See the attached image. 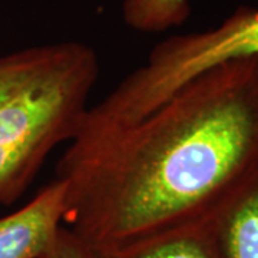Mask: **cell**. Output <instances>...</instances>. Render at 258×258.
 Listing matches in <instances>:
<instances>
[{"mask_svg": "<svg viewBox=\"0 0 258 258\" xmlns=\"http://www.w3.org/2000/svg\"><path fill=\"white\" fill-rule=\"evenodd\" d=\"M98 53L63 40L0 56V204L12 205L47 157L78 135L98 82Z\"/></svg>", "mask_w": 258, "mask_h": 258, "instance_id": "cell-2", "label": "cell"}, {"mask_svg": "<svg viewBox=\"0 0 258 258\" xmlns=\"http://www.w3.org/2000/svg\"><path fill=\"white\" fill-rule=\"evenodd\" d=\"M258 55V8L240 6L217 28L174 35L96 105L83 126L102 131L144 118L178 88L217 64Z\"/></svg>", "mask_w": 258, "mask_h": 258, "instance_id": "cell-3", "label": "cell"}, {"mask_svg": "<svg viewBox=\"0 0 258 258\" xmlns=\"http://www.w3.org/2000/svg\"><path fill=\"white\" fill-rule=\"evenodd\" d=\"M55 171L62 224L92 251L214 225L258 176V55L205 71L135 122L79 134Z\"/></svg>", "mask_w": 258, "mask_h": 258, "instance_id": "cell-1", "label": "cell"}, {"mask_svg": "<svg viewBox=\"0 0 258 258\" xmlns=\"http://www.w3.org/2000/svg\"><path fill=\"white\" fill-rule=\"evenodd\" d=\"M191 15L189 0H123L122 18L141 33H161L184 25Z\"/></svg>", "mask_w": 258, "mask_h": 258, "instance_id": "cell-7", "label": "cell"}, {"mask_svg": "<svg viewBox=\"0 0 258 258\" xmlns=\"http://www.w3.org/2000/svg\"><path fill=\"white\" fill-rule=\"evenodd\" d=\"M64 184L53 179L26 205L0 217V258H40L63 225Z\"/></svg>", "mask_w": 258, "mask_h": 258, "instance_id": "cell-4", "label": "cell"}, {"mask_svg": "<svg viewBox=\"0 0 258 258\" xmlns=\"http://www.w3.org/2000/svg\"><path fill=\"white\" fill-rule=\"evenodd\" d=\"M40 258H95L92 251L63 225L57 231L52 245Z\"/></svg>", "mask_w": 258, "mask_h": 258, "instance_id": "cell-8", "label": "cell"}, {"mask_svg": "<svg viewBox=\"0 0 258 258\" xmlns=\"http://www.w3.org/2000/svg\"><path fill=\"white\" fill-rule=\"evenodd\" d=\"M222 258H258V176L214 224Z\"/></svg>", "mask_w": 258, "mask_h": 258, "instance_id": "cell-5", "label": "cell"}, {"mask_svg": "<svg viewBox=\"0 0 258 258\" xmlns=\"http://www.w3.org/2000/svg\"><path fill=\"white\" fill-rule=\"evenodd\" d=\"M92 254L95 258H222L214 225L175 231L131 247Z\"/></svg>", "mask_w": 258, "mask_h": 258, "instance_id": "cell-6", "label": "cell"}]
</instances>
